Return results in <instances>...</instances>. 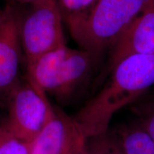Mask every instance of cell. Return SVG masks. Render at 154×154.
I'll return each mask as SVG.
<instances>
[{
    "label": "cell",
    "instance_id": "1",
    "mask_svg": "<svg viewBox=\"0 0 154 154\" xmlns=\"http://www.w3.org/2000/svg\"><path fill=\"white\" fill-rule=\"evenodd\" d=\"M111 74L103 88L73 118L86 138L107 131L117 111L137 101L154 85V54L128 56Z\"/></svg>",
    "mask_w": 154,
    "mask_h": 154
},
{
    "label": "cell",
    "instance_id": "2",
    "mask_svg": "<svg viewBox=\"0 0 154 154\" xmlns=\"http://www.w3.org/2000/svg\"><path fill=\"white\" fill-rule=\"evenodd\" d=\"M148 0H96L84 14L65 19L82 49L99 57L111 49Z\"/></svg>",
    "mask_w": 154,
    "mask_h": 154
},
{
    "label": "cell",
    "instance_id": "3",
    "mask_svg": "<svg viewBox=\"0 0 154 154\" xmlns=\"http://www.w3.org/2000/svg\"><path fill=\"white\" fill-rule=\"evenodd\" d=\"M99 57L66 45L48 52L27 65V77L46 94L65 102L91 76Z\"/></svg>",
    "mask_w": 154,
    "mask_h": 154
},
{
    "label": "cell",
    "instance_id": "4",
    "mask_svg": "<svg viewBox=\"0 0 154 154\" xmlns=\"http://www.w3.org/2000/svg\"><path fill=\"white\" fill-rule=\"evenodd\" d=\"M22 15L21 46L26 65L45 54L66 45L60 9L57 0H42L32 4Z\"/></svg>",
    "mask_w": 154,
    "mask_h": 154
},
{
    "label": "cell",
    "instance_id": "5",
    "mask_svg": "<svg viewBox=\"0 0 154 154\" xmlns=\"http://www.w3.org/2000/svg\"><path fill=\"white\" fill-rule=\"evenodd\" d=\"M7 97L8 118L5 123L17 138L30 143L53 116L54 108L27 76L19 79Z\"/></svg>",
    "mask_w": 154,
    "mask_h": 154
},
{
    "label": "cell",
    "instance_id": "6",
    "mask_svg": "<svg viewBox=\"0 0 154 154\" xmlns=\"http://www.w3.org/2000/svg\"><path fill=\"white\" fill-rule=\"evenodd\" d=\"M21 18L22 14L13 6L0 13V97L7 96L19 80Z\"/></svg>",
    "mask_w": 154,
    "mask_h": 154
},
{
    "label": "cell",
    "instance_id": "7",
    "mask_svg": "<svg viewBox=\"0 0 154 154\" xmlns=\"http://www.w3.org/2000/svg\"><path fill=\"white\" fill-rule=\"evenodd\" d=\"M86 138L74 120L61 109L30 143V154H76Z\"/></svg>",
    "mask_w": 154,
    "mask_h": 154
},
{
    "label": "cell",
    "instance_id": "8",
    "mask_svg": "<svg viewBox=\"0 0 154 154\" xmlns=\"http://www.w3.org/2000/svg\"><path fill=\"white\" fill-rule=\"evenodd\" d=\"M108 70L132 54H154V0H148L138 16L111 48Z\"/></svg>",
    "mask_w": 154,
    "mask_h": 154
},
{
    "label": "cell",
    "instance_id": "9",
    "mask_svg": "<svg viewBox=\"0 0 154 154\" xmlns=\"http://www.w3.org/2000/svg\"><path fill=\"white\" fill-rule=\"evenodd\" d=\"M124 154H154V142L137 121L111 131Z\"/></svg>",
    "mask_w": 154,
    "mask_h": 154
},
{
    "label": "cell",
    "instance_id": "10",
    "mask_svg": "<svg viewBox=\"0 0 154 154\" xmlns=\"http://www.w3.org/2000/svg\"><path fill=\"white\" fill-rule=\"evenodd\" d=\"M86 154H124L110 130L86 138Z\"/></svg>",
    "mask_w": 154,
    "mask_h": 154
},
{
    "label": "cell",
    "instance_id": "11",
    "mask_svg": "<svg viewBox=\"0 0 154 154\" xmlns=\"http://www.w3.org/2000/svg\"><path fill=\"white\" fill-rule=\"evenodd\" d=\"M136 120L154 142V96L136 101L131 106Z\"/></svg>",
    "mask_w": 154,
    "mask_h": 154
},
{
    "label": "cell",
    "instance_id": "12",
    "mask_svg": "<svg viewBox=\"0 0 154 154\" xmlns=\"http://www.w3.org/2000/svg\"><path fill=\"white\" fill-rule=\"evenodd\" d=\"M0 154H30V143L17 138L5 122L0 125Z\"/></svg>",
    "mask_w": 154,
    "mask_h": 154
},
{
    "label": "cell",
    "instance_id": "13",
    "mask_svg": "<svg viewBox=\"0 0 154 154\" xmlns=\"http://www.w3.org/2000/svg\"><path fill=\"white\" fill-rule=\"evenodd\" d=\"M10 2H12L13 3H19V4H34L38 2L42 1V0H9Z\"/></svg>",
    "mask_w": 154,
    "mask_h": 154
},
{
    "label": "cell",
    "instance_id": "14",
    "mask_svg": "<svg viewBox=\"0 0 154 154\" xmlns=\"http://www.w3.org/2000/svg\"><path fill=\"white\" fill-rule=\"evenodd\" d=\"M76 154H86V143H85V144H84V146H83L79 150V151L77 152Z\"/></svg>",
    "mask_w": 154,
    "mask_h": 154
}]
</instances>
